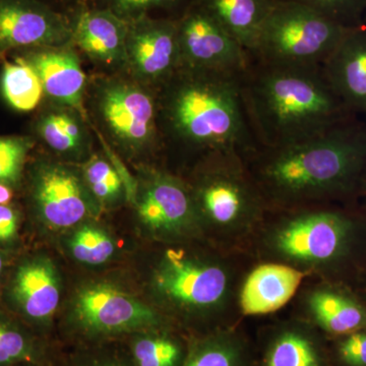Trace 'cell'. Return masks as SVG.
<instances>
[{"instance_id": "9", "label": "cell", "mask_w": 366, "mask_h": 366, "mask_svg": "<svg viewBox=\"0 0 366 366\" xmlns=\"http://www.w3.org/2000/svg\"><path fill=\"white\" fill-rule=\"evenodd\" d=\"M182 66L244 72L252 57L197 0L177 21Z\"/></svg>"}, {"instance_id": "25", "label": "cell", "mask_w": 366, "mask_h": 366, "mask_svg": "<svg viewBox=\"0 0 366 366\" xmlns=\"http://www.w3.org/2000/svg\"><path fill=\"white\" fill-rule=\"evenodd\" d=\"M136 366H180L183 349L179 342L163 334H147L132 343Z\"/></svg>"}, {"instance_id": "19", "label": "cell", "mask_w": 366, "mask_h": 366, "mask_svg": "<svg viewBox=\"0 0 366 366\" xmlns=\"http://www.w3.org/2000/svg\"><path fill=\"white\" fill-rule=\"evenodd\" d=\"M129 24L112 11L81 14L72 30L71 39L92 59L108 66L127 64Z\"/></svg>"}, {"instance_id": "20", "label": "cell", "mask_w": 366, "mask_h": 366, "mask_svg": "<svg viewBox=\"0 0 366 366\" xmlns=\"http://www.w3.org/2000/svg\"><path fill=\"white\" fill-rule=\"evenodd\" d=\"M13 295L31 319L44 320L51 317L60 300L59 278L52 264L44 259L24 264L16 272Z\"/></svg>"}, {"instance_id": "2", "label": "cell", "mask_w": 366, "mask_h": 366, "mask_svg": "<svg viewBox=\"0 0 366 366\" xmlns=\"http://www.w3.org/2000/svg\"><path fill=\"white\" fill-rule=\"evenodd\" d=\"M244 72L180 66L157 89L162 141L201 161L220 154L247 160L259 144L243 98Z\"/></svg>"}, {"instance_id": "6", "label": "cell", "mask_w": 366, "mask_h": 366, "mask_svg": "<svg viewBox=\"0 0 366 366\" xmlns=\"http://www.w3.org/2000/svg\"><path fill=\"white\" fill-rule=\"evenodd\" d=\"M232 254L201 257L170 247L155 269L154 288L168 305L183 312L230 320L240 314L238 296L244 278Z\"/></svg>"}, {"instance_id": "33", "label": "cell", "mask_w": 366, "mask_h": 366, "mask_svg": "<svg viewBox=\"0 0 366 366\" xmlns=\"http://www.w3.org/2000/svg\"><path fill=\"white\" fill-rule=\"evenodd\" d=\"M182 0H110L113 7L120 14L144 16L147 11L177 6Z\"/></svg>"}, {"instance_id": "5", "label": "cell", "mask_w": 366, "mask_h": 366, "mask_svg": "<svg viewBox=\"0 0 366 366\" xmlns=\"http://www.w3.org/2000/svg\"><path fill=\"white\" fill-rule=\"evenodd\" d=\"M199 224L206 223L226 252L249 249L269 209L245 159L220 154L201 161V173L189 187Z\"/></svg>"}, {"instance_id": "14", "label": "cell", "mask_w": 366, "mask_h": 366, "mask_svg": "<svg viewBox=\"0 0 366 366\" xmlns=\"http://www.w3.org/2000/svg\"><path fill=\"white\" fill-rule=\"evenodd\" d=\"M302 301L312 326L331 338L366 329V305L349 286L319 280L307 289Z\"/></svg>"}, {"instance_id": "11", "label": "cell", "mask_w": 366, "mask_h": 366, "mask_svg": "<svg viewBox=\"0 0 366 366\" xmlns=\"http://www.w3.org/2000/svg\"><path fill=\"white\" fill-rule=\"evenodd\" d=\"M74 308L79 326L92 334L144 331L159 326L161 322L153 308L105 284L81 290Z\"/></svg>"}, {"instance_id": "18", "label": "cell", "mask_w": 366, "mask_h": 366, "mask_svg": "<svg viewBox=\"0 0 366 366\" xmlns=\"http://www.w3.org/2000/svg\"><path fill=\"white\" fill-rule=\"evenodd\" d=\"M25 59L37 72L44 94L55 102L84 112L86 74L78 55L64 46L37 48Z\"/></svg>"}, {"instance_id": "28", "label": "cell", "mask_w": 366, "mask_h": 366, "mask_svg": "<svg viewBox=\"0 0 366 366\" xmlns=\"http://www.w3.org/2000/svg\"><path fill=\"white\" fill-rule=\"evenodd\" d=\"M84 175L92 194L100 201L112 202L122 194V177L107 161L92 158L84 168Z\"/></svg>"}, {"instance_id": "35", "label": "cell", "mask_w": 366, "mask_h": 366, "mask_svg": "<svg viewBox=\"0 0 366 366\" xmlns=\"http://www.w3.org/2000/svg\"><path fill=\"white\" fill-rule=\"evenodd\" d=\"M57 118L60 125H61L64 131L69 134L74 141L78 142L79 144H83L85 141V131L81 127V122H79L78 118L74 117L71 113L66 112H56Z\"/></svg>"}, {"instance_id": "10", "label": "cell", "mask_w": 366, "mask_h": 366, "mask_svg": "<svg viewBox=\"0 0 366 366\" xmlns=\"http://www.w3.org/2000/svg\"><path fill=\"white\" fill-rule=\"evenodd\" d=\"M127 66L139 83L160 88L182 66L177 21L136 19L129 25Z\"/></svg>"}, {"instance_id": "22", "label": "cell", "mask_w": 366, "mask_h": 366, "mask_svg": "<svg viewBox=\"0 0 366 366\" xmlns=\"http://www.w3.org/2000/svg\"><path fill=\"white\" fill-rule=\"evenodd\" d=\"M262 366H330L329 358L307 325L291 322L272 337Z\"/></svg>"}, {"instance_id": "27", "label": "cell", "mask_w": 366, "mask_h": 366, "mask_svg": "<svg viewBox=\"0 0 366 366\" xmlns=\"http://www.w3.org/2000/svg\"><path fill=\"white\" fill-rule=\"evenodd\" d=\"M303 4L348 29L365 26L366 0H280Z\"/></svg>"}, {"instance_id": "23", "label": "cell", "mask_w": 366, "mask_h": 366, "mask_svg": "<svg viewBox=\"0 0 366 366\" xmlns=\"http://www.w3.org/2000/svg\"><path fill=\"white\" fill-rule=\"evenodd\" d=\"M180 366H252L249 347L232 329L199 341Z\"/></svg>"}, {"instance_id": "12", "label": "cell", "mask_w": 366, "mask_h": 366, "mask_svg": "<svg viewBox=\"0 0 366 366\" xmlns=\"http://www.w3.org/2000/svg\"><path fill=\"white\" fill-rule=\"evenodd\" d=\"M72 31L38 0H0V52L64 46Z\"/></svg>"}, {"instance_id": "39", "label": "cell", "mask_w": 366, "mask_h": 366, "mask_svg": "<svg viewBox=\"0 0 366 366\" xmlns=\"http://www.w3.org/2000/svg\"><path fill=\"white\" fill-rule=\"evenodd\" d=\"M92 366H125L122 363L118 362V361L113 360H105L101 361V362L95 363Z\"/></svg>"}, {"instance_id": "16", "label": "cell", "mask_w": 366, "mask_h": 366, "mask_svg": "<svg viewBox=\"0 0 366 366\" xmlns=\"http://www.w3.org/2000/svg\"><path fill=\"white\" fill-rule=\"evenodd\" d=\"M322 69L349 112L366 119V26L349 30Z\"/></svg>"}, {"instance_id": "29", "label": "cell", "mask_w": 366, "mask_h": 366, "mask_svg": "<svg viewBox=\"0 0 366 366\" xmlns=\"http://www.w3.org/2000/svg\"><path fill=\"white\" fill-rule=\"evenodd\" d=\"M32 144L26 137H0V183L13 184L20 179Z\"/></svg>"}, {"instance_id": "40", "label": "cell", "mask_w": 366, "mask_h": 366, "mask_svg": "<svg viewBox=\"0 0 366 366\" xmlns=\"http://www.w3.org/2000/svg\"><path fill=\"white\" fill-rule=\"evenodd\" d=\"M1 272H2V257H1V255H0V277H1Z\"/></svg>"}, {"instance_id": "36", "label": "cell", "mask_w": 366, "mask_h": 366, "mask_svg": "<svg viewBox=\"0 0 366 366\" xmlns=\"http://www.w3.org/2000/svg\"><path fill=\"white\" fill-rule=\"evenodd\" d=\"M13 197V192L9 189V185L0 183V204H7Z\"/></svg>"}, {"instance_id": "4", "label": "cell", "mask_w": 366, "mask_h": 366, "mask_svg": "<svg viewBox=\"0 0 366 366\" xmlns=\"http://www.w3.org/2000/svg\"><path fill=\"white\" fill-rule=\"evenodd\" d=\"M242 91L259 148L297 143L357 117L336 95L322 67L252 60L242 76Z\"/></svg>"}, {"instance_id": "41", "label": "cell", "mask_w": 366, "mask_h": 366, "mask_svg": "<svg viewBox=\"0 0 366 366\" xmlns=\"http://www.w3.org/2000/svg\"><path fill=\"white\" fill-rule=\"evenodd\" d=\"M365 26H366V11H365Z\"/></svg>"}, {"instance_id": "24", "label": "cell", "mask_w": 366, "mask_h": 366, "mask_svg": "<svg viewBox=\"0 0 366 366\" xmlns=\"http://www.w3.org/2000/svg\"><path fill=\"white\" fill-rule=\"evenodd\" d=\"M1 91L6 102L18 112H32L43 97L42 83L25 59L7 62L1 74Z\"/></svg>"}, {"instance_id": "32", "label": "cell", "mask_w": 366, "mask_h": 366, "mask_svg": "<svg viewBox=\"0 0 366 366\" xmlns=\"http://www.w3.org/2000/svg\"><path fill=\"white\" fill-rule=\"evenodd\" d=\"M38 132L43 141L53 150L59 153H72L79 150L81 144L72 139L62 129L57 118V113L46 114L41 118Z\"/></svg>"}, {"instance_id": "30", "label": "cell", "mask_w": 366, "mask_h": 366, "mask_svg": "<svg viewBox=\"0 0 366 366\" xmlns=\"http://www.w3.org/2000/svg\"><path fill=\"white\" fill-rule=\"evenodd\" d=\"M32 343L20 330L0 322V366L14 365L33 358Z\"/></svg>"}, {"instance_id": "31", "label": "cell", "mask_w": 366, "mask_h": 366, "mask_svg": "<svg viewBox=\"0 0 366 366\" xmlns=\"http://www.w3.org/2000/svg\"><path fill=\"white\" fill-rule=\"evenodd\" d=\"M334 340V358L338 366H366V329Z\"/></svg>"}, {"instance_id": "3", "label": "cell", "mask_w": 366, "mask_h": 366, "mask_svg": "<svg viewBox=\"0 0 366 366\" xmlns=\"http://www.w3.org/2000/svg\"><path fill=\"white\" fill-rule=\"evenodd\" d=\"M252 245L262 262L353 287L366 274V211L351 204L269 211Z\"/></svg>"}, {"instance_id": "21", "label": "cell", "mask_w": 366, "mask_h": 366, "mask_svg": "<svg viewBox=\"0 0 366 366\" xmlns=\"http://www.w3.org/2000/svg\"><path fill=\"white\" fill-rule=\"evenodd\" d=\"M252 56L274 0H197Z\"/></svg>"}, {"instance_id": "34", "label": "cell", "mask_w": 366, "mask_h": 366, "mask_svg": "<svg viewBox=\"0 0 366 366\" xmlns=\"http://www.w3.org/2000/svg\"><path fill=\"white\" fill-rule=\"evenodd\" d=\"M18 230V216L7 204H0V242L13 239Z\"/></svg>"}, {"instance_id": "1", "label": "cell", "mask_w": 366, "mask_h": 366, "mask_svg": "<svg viewBox=\"0 0 366 366\" xmlns=\"http://www.w3.org/2000/svg\"><path fill=\"white\" fill-rule=\"evenodd\" d=\"M269 211L357 201L366 169V119L353 117L245 160Z\"/></svg>"}, {"instance_id": "8", "label": "cell", "mask_w": 366, "mask_h": 366, "mask_svg": "<svg viewBox=\"0 0 366 366\" xmlns=\"http://www.w3.org/2000/svg\"><path fill=\"white\" fill-rule=\"evenodd\" d=\"M96 100L106 129L124 148L148 150L162 141L157 90L137 81L113 79L99 86Z\"/></svg>"}, {"instance_id": "26", "label": "cell", "mask_w": 366, "mask_h": 366, "mask_svg": "<svg viewBox=\"0 0 366 366\" xmlns=\"http://www.w3.org/2000/svg\"><path fill=\"white\" fill-rule=\"evenodd\" d=\"M74 259L86 264H101L107 262L115 252L114 242L101 229L85 226L76 231L71 242Z\"/></svg>"}, {"instance_id": "17", "label": "cell", "mask_w": 366, "mask_h": 366, "mask_svg": "<svg viewBox=\"0 0 366 366\" xmlns=\"http://www.w3.org/2000/svg\"><path fill=\"white\" fill-rule=\"evenodd\" d=\"M308 278L300 269L276 262H262L245 274L238 305L243 317L278 312L295 297Z\"/></svg>"}, {"instance_id": "38", "label": "cell", "mask_w": 366, "mask_h": 366, "mask_svg": "<svg viewBox=\"0 0 366 366\" xmlns=\"http://www.w3.org/2000/svg\"><path fill=\"white\" fill-rule=\"evenodd\" d=\"M357 201L360 202V208L366 211V169L365 177H363L362 183H361L360 194H358Z\"/></svg>"}, {"instance_id": "7", "label": "cell", "mask_w": 366, "mask_h": 366, "mask_svg": "<svg viewBox=\"0 0 366 366\" xmlns=\"http://www.w3.org/2000/svg\"><path fill=\"white\" fill-rule=\"evenodd\" d=\"M349 30L314 9L274 0L250 57L273 66L322 67Z\"/></svg>"}, {"instance_id": "37", "label": "cell", "mask_w": 366, "mask_h": 366, "mask_svg": "<svg viewBox=\"0 0 366 366\" xmlns=\"http://www.w3.org/2000/svg\"><path fill=\"white\" fill-rule=\"evenodd\" d=\"M355 291L356 295L360 296L361 300L366 305V274L358 283H356L353 287H351Z\"/></svg>"}, {"instance_id": "15", "label": "cell", "mask_w": 366, "mask_h": 366, "mask_svg": "<svg viewBox=\"0 0 366 366\" xmlns=\"http://www.w3.org/2000/svg\"><path fill=\"white\" fill-rule=\"evenodd\" d=\"M34 199L40 215L52 227H71L91 211L83 183L72 171L59 165L46 166L38 172Z\"/></svg>"}, {"instance_id": "13", "label": "cell", "mask_w": 366, "mask_h": 366, "mask_svg": "<svg viewBox=\"0 0 366 366\" xmlns=\"http://www.w3.org/2000/svg\"><path fill=\"white\" fill-rule=\"evenodd\" d=\"M139 217L150 230L171 237H182L199 227L189 185L165 173L152 175L147 183Z\"/></svg>"}]
</instances>
